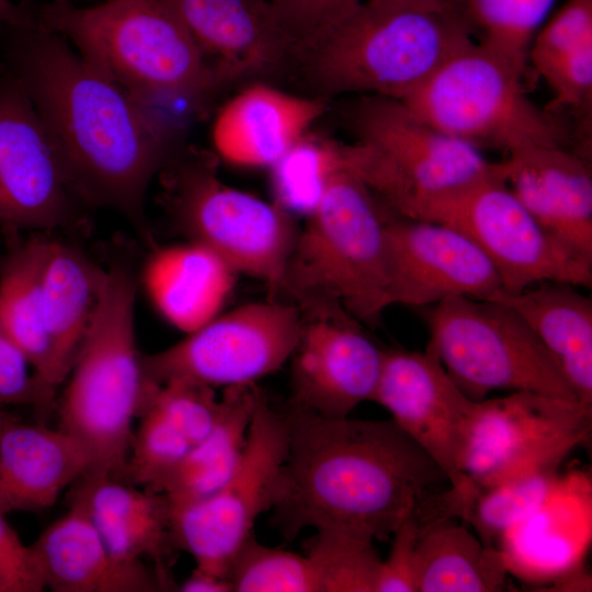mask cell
Segmentation results:
<instances>
[{
    "label": "cell",
    "instance_id": "6da1fadb",
    "mask_svg": "<svg viewBox=\"0 0 592 592\" xmlns=\"http://www.w3.org/2000/svg\"><path fill=\"white\" fill-rule=\"evenodd\" d=\"M9 31L3 72L22 87L87 206L147 229L148 187L180 147L135 99L31 14Z\"/></svg>",
    "mask_w": 592,
    "mask_h": 592
},
{
    "label": "cell",
    "instance_id": "7a4b0ae2",
    "mask_svg": "<svg viewBox=\"0 0 592 592\" xmlns=\"http://www.w3.org/2000/svg\"><path fill=\"white\" fill-rule=\"evenodd\" d=\"M274 522L283 536L340 530L387 540L428 496L449 486L394 420L326 418L289 407Z\"/></svg>",
    "mask_w": 592,
    "mask_h": 592
},
{
    "label": "cell",
    "instance_id": "3957f363",
    "mask_svg": "<svg viewBox=\"0 0 592 592\" xmlns=\"http://www.w3.org/2000/svg\"><path fill=\"white\" fill-rule=\"evenodd\" d=\"M475 41L453 3L362 1L298 47L293 66L312 96L326 101L341 94L403 100Z\"/></svg>",
    "mask_w": 592,
    "mask_h": 592
},
{
    "label": "cell",
    "instance_id": "277c9868",
    "mask_svg": "<svg viewBox=\"0 0 592 592\" xmlns=\"http://www.w3.org/2000/svg\"><path fill=\"white\" fill-rule=\"evenodd\" d=\"M148 109L183 103L200 111L220 87L168 0L54 1L33 15Z\"/></svg>",
    "mask_w": 592,
    "mask_h": 592
},
{
    "label": "cell",
    "instance_id": "5b68a950",
    "mask_svg": "<svg viewBox=\"0 0 592 592\" xmlns=\"http://www.w3.org/2000/svg\"><path fill=\"white\" fill-rule=\"evenodd\" d=\"M136 278L126 265L106 270L98 308L58 406L59 429L87 455L84 476L126 482L133 421L148 399L136 343Z\"/></svg>",
    "mask_w": 592,
    "mask_h": 592
},
{
    "label": "cell",
    "instance_id": "8992f818",
    "mask_svg": "<svg viewBox=\"0 0 592 592\" xmlns=\"http://www.w3.org/2000/svg\"><path fill=\"white\" fill-rule=\"evenodd\" d=\"M281 289L308 314L344 310L369 326L391 306L383 206L350 170L329 179L307 214Z\"/></svg>",
    "mask_w": 592,
    "mask_h": 592
},
{
    "label": "cell",
    "instance_id": "52a82bcc",
    "mask_svg": "<svg viewBox=\"0 0 592 592\" xmlns=\"http://www.w3.org/2000/svg\"><path fill=\"white\" fill-rule=\"evenodd\" d=\"M525 71L475 41L401 101L437 130L480 151L569 148L568 127L523 87Z\"/></svg>",
    "mask_w": 592,
    "mask_h": 592
},
{
    "label": "cell",
    "instance_id": "ba28073f",
    "mask_svg": "<svg viewBox=\"0 0 592 592\" xmlns=\"http://www.w3.org/2000/svg\"><path fill=\"white\" fill-rule=\"evenodd\" d=\"M350 170L401 216L468 187L492 174L500 162L414 115L401 101L361 95L350 109Z\"/></svg>",
    "mask_w": 592,
    "mask_h": 592
},
{
    "label": "cell",
    "instance_id": "9c48e42d",
    "mask_svg": "<svg viewBox=\"0 0 592 592\" xmlns=\"http://www.w3.org/2000/svg\"><path fill=\"white\" fill-rule=\"evenodd\" d=\"M158 174L166 210L187 240L278 289L299 232L292 213L225 183L201 151L178 148Z\"/></svg>",
    "mask_w": 592,
    "mask_h": 592
},
{
    "label": "cell",
    "instance_id": "30bf717a",
    "mask_svg": "<svg viewBox=\"0 0 592 592\" xmlns=\"http://www.w3.org/2000/svg\"><path fill=\"white\" fill-rule=\"evenodd\" d=\"M423 316L428 344L470 399L526 390L579 400L557 361L510 306L454 296L426 306Z\"/></svg>",
    "mask_w": 592,
    "mask_h": 592
},
{
    "label": "cell",
    "instance_id": "8fae6325",
    "mask_svg": "<svg viewBox=\"0 0 592 592\" xmlns=\"http://www.w3.org/2000/svg\"><path fill=\"white\" fill-rule=\"evenodd\" d=\"M453 227L494 266L501 293L519 294L542 282L592 286V263L553 237L526 209L499 170L460 191L419 207L411 217Z\"/></svg>",
    "mask_w": 592,
    "mask_h": 592
},
{
    "label": "cell",
    "instance_id": "7c38bea8",
    "mask_svg": "<svg viewBox=\"0 0 592 592\" xmlns=\"http://www.w3.org/2000/svg\"><path fill=\"white\" fill-rule=\"evenodd\" d=\"M286 449V414L260 390L242 458L229 480L203 500L169 503L175 545L192 555L196 569L228 579L255 521L274 505Z\"/></svg>",
    "mask_w": 592,
    "mask_h": 592
},
{
    "label": "cell",
    "instance_id": "4fadbf2b",
    "mask_svg": "<svg viewBox=\"0 0 592 592\" xmlns=\"http://www.w3.org/2000/svg\"><path fill=\"white\" fill-rule=\"evenodd\" d=\"M592 405L534 391L476 402L460 473L479 492L497 483L559 469L590 440Z\"/></svg>",
    "mask_w": 592,
    "mask_h": 592
},
{
    "label": "cell",
    "instance_id": "5bb4252c",
    "mask_svg": "<svg viewBox=\"0 0 592 592\" xmlns=\"http://www.w3.org/2000/svg\"><path fill=\"white\" fill-rule=\"evenodd\" d=\"M304 319L297 306L269 300L220 312L178 343L141 355L146 384L189 379L209 387L253 385L289 360Z\"/></svg>",
    "mask_w": 592,
    "mask_h": 592
},
{
    "label": "cell",
    "instance_id": "9a60e30c",
    "mask_svg": "<svg viewBox=\"0 0 592 592\" xmlns=\"http://www.w3.org/2000/svg\"><path fill=\"white\" fill-rule=\"evenodd\" d=\"M78 195L62 156L22 87L0 77V226L49 231L79 220Z\"/></svg>",
    "mask_w": 592,
    "mask_h": 592
},
{
    "label": "cell",
    "instance_id": "2e32d148",
    "mask_svg": "<svg viewBox=\"0 0 592 592\" xmlns=\"http://www.w3.org/2000/svg\"><path fill=\"white\" fill-rule=\"evenodd\" d=\"M373 401L389 411L467 501L477 494L460 473L477 401L455 384L429 344L423 352L384 350Z\"/></svg>",
    "mask_w": 592,
    "mask_h": 592
},
{
    "label": "cell",
    "instance_id": "e0dca14e",
    "mask_svg": "<svg viewBox=\"0 0 592 592\" xmlns=\"http://www.w3.org/2000/svg\"><path fill=\"white\" fill-rule=\"evenodd\" d=\"M382 206L391 305L426 307L454 296L492 299L501 291L494 266L465 234Z\"/></svg>",
    "mask_w": 592,
    "mask_h": 592
},
{
    "label": "cell",
    "instance_id": "ac0fdd59",
    "mask_svg": "<svg viewBox=\"0 0 592 592\" xmlns=\"http://www.w3.org/2000/svg\"><path fill=\"white\" fill-rule=\"evenodd\" d=\"M291 358L289 407L338 419L373 401L384 350L348 312H318L304 320Z\"/></svg>",
    "mask_w": 592,
    "mask_h": 592
},
{
    "label": "cell",
    "instance_id": "d6986e66",
    "mask_svg": "<svg viewBox=\"0 0 592 592\" xmlns=\"http://www.w3.org/2000/svg\"><path fill=\"white\" fill-rule=\"evenodd\" d=\"M592 539V480L589 473L559 474L544 500L498 540L509 574L533 584H553L582 568Z\"/></svg>",
    "mask_w": 592,
    "mask_h": 592
},
{
    "label": "cell",
    "instance_id": "ffe728a7",
    "mask_svg": "<svg viewBox=\"0 0 592 592\" xmlns=\"http://www.w3.org/2000/svg\"><path fill=\"white\" fill-rule=\"evenodd\" d=\"M213 69L219 87L277 73L295 44L269 0H168Z\"/></svg>",
    "mask_w": 592,
    "mask_h": 592
},
{
    "label": "cell",
    "instance_id": "44dd1931",
    "mask_svg": "<svg viewBox=\"0 0 592 592\" xmlns=\"http://www.w3.org/2000/svg\"><path fill=\"white\" fill-rule=\"evenodd\" d=\"M502 162L509 187L558 241L592 263V175L588 157L558 146L514 151Z\"/></svg>",
    "mask_w": 592,
    "mask_h": 592
},
{
    "label": "cell",
    "instance_id": "7402d4cb",
    "mask_svg": "<svg viewBox=\"0 0 592 592\" xmlns=\"http://www.w3.org/2000/svg\"><path fill=\"white\" fill-rule=\"evenodd\" d=\"M326 110V100L299 96L257 83L229 100L217 113L212 141L224 161L247 168H272Z\"/></svg>",
    "mask_w": 592,
    "mask_h": 592
},
{
    "label": "cell",
    "instance_id": "603a6c76",
    "mask_svg": "<svg viewBox=\"0 0 592 592\" xmlns=\"http://www.w3.org/2000/svg\"><path fill=\"white\" fill-rule=\"evenodd\" d=\"M31 546L46 588L54 592H157L174 588L143 560L115 557L89 516L76 506H69Z\"/></svg>",
    "mask_w": 592,
    "mask_h": 592
},
{
    "label": "cell",
    "instance_id": "cb8c5ba5",
    "mask_svg": "<svg viewBox=\"0 0 592 592\" xmlns=\"http://www.w3.org/2000/svg\"><path fill=\"white\" fill-rule=\"evenodd\" d=\"M88 464L64 430L27 424L0 409V514L50 508Z\"/></svg>",
    "mask_w": 592,
    "mask_h": 592
},
{
    "label": "cell",
    "instance_id": "d4e9b609",
    "mask_svg": "<svg viewBox=\"0 0 592 592\" xmlns=\"http://www.w3.org/2000/svg\"><path fill=\"white\" fill-rule=\"evenodd\" d=\"M237 276L215 252L191 240L157 249L143 270L157 310L186 334L221 312Z\"/></svg>",
    "mask_w": 592,
    "mask_h": 592
},
{
    "label": "cell",
    "instance_id": "484cf974",
    "mask_svg": "<svg viewBox=\"0 0 592 592\" xmlns=\"http://www.w3.org/2000/svg\"><path fill=\"white\" fill-rule=\"evenodd\" d=\"M493 300L514 309L560 366L579 401L592 405V299L578 286L542 282Z\"/></svg>",
    "mask_w": 592,
    "mask_h": 592
},
{
    "label": "cell",
    "instance_id": "4316f807",
    "mask_svg": "<svg viewBox=\"0 0 592 592\" xmlns=\"http://www.w3.org/2000/svg\"><path fill=\"white\" fill-rule=\"evenodd\" d=\"M106 270L78 248L49 241L43 271L44 320L57 388L71 369L102 294Z\"/></svg>",
    "mask_w": 592,
    "mask_h": 592
},
{
    "label": "cell",
    "instance_id": "83f0119b",
    "mask_svg": "<svg viewBox=\"0 0 592 592\" xmlns=\"http://www.w3.org/2000/svg\"><path fill=\"white\" fill-rule=\"evenodd\" d=\"M509 572L497 547L455 517L430 524L415 549L417 592H497Z\"/></svg>",
    "mask_w": 592,
    "mask_h": 592
},
{
    "label": "cell",
    "instance_id": "f1b7e54d",
    "mask_svg": "<svg viewBox=\"0 0 592 592\" xmlns=\"http://www.w3.org/2000/svg\"><path fill=\"white\" fill-rule=\"evenodd\" d=\"M49 240L13 241L0 270V332L26 356L43 386L57 394L47 339L42 280Z\"/></svg>",
    "mask_w": 592,
    "mask_h": 592
},
{
    "label": "cell",
    "instance_id": "f546056e",
    "mask_svg": "<svg viewBox=\"0 0 592 592\" xmlns=\"http://www.w3.org/2000/svg\"><path fill=\"white\" fill-rule=\"evenodd\" d=\"M259 394L254 384L224 388L216 426L190 448L162 485L161 493L171 505L208 498L229 480L242 458Z\"/></svg>",
    "mask_w": 592,
    "mask_h": 592
},
{
    "label": "cell",
    "instance_id": "4dcf8cb0",
    "mask_svg": "<svg viewBox=\"0 0 592 592\" xmlns=\"http://www.w3.org/2000/svg\"><path fill=\"white\" fill-rule=\"evenodd\" d=\"M556 0H452L482 45L526 71L531 43Z\"/></svg>",
    "mask_w": 592,
    "mask_h": 592
},
{
    "label": "cell",
    "instance_id": "1f68e13d",
    "mask_svg": "<svg viewBox=\"0 0 592 592\" xmlns=\"http://www.w3.org/2000/svg\"><path fill=\"white\" fill-rule=\"evenodd\" d=\"M369 537L317 530L306 545L319 592H376L382 559Z\"/></svg>",
    "mask_w": 592,
    "mask_h": 592
},
{
    "label": "cell",
    "instance_id": "d6a6232c",
    "mask_svg": "<svg viewBox=\"0 0 592 592\" xmlns=\"http://www.w3.org/2000/svg\"><path fill=\"white\" fill-rule=\"evenodd\" d=\"M346 145L309 132L271 169L280 206L308 214L329 179L346 168Z\"/></svg>",
    "mask_w": 592,
    "mask_h": 592
},
{
    "label": "cell",
    "instance_id": "836d02e7",
    "mask_svg": "<svg viewBox=\"0 0 592 592\" xmlns=\"http://www.w3.org/2000/svg\"><path fill=\"white\" fill-rule=\"evenodd\" d=\"M559 469L513 478L480 490L465 511L463 522L489 546L526 517L544 500Z\"/></svg>",
    "mask_w": 592,
    "mask_h": 592
},
{
    "label": "cell",
    "instance_id": "e575fe53",
    "mask_svg": "<svg viewBox=\"0 0 592 592\" xmlns=\"http://www.w3.org/2000/svg\"><path fill=\"white\" fill-rule=\"evenodd\" d=\"M228 579L236 592H319L306 555L267 547L252 535L234 558Z\"/></svg>",
    "mask_w": 592,
    "mask_h": 592
},
{
    "label": "cell",
    "instance_id": "d590c367",
    "mask_svg": "<svg viewBox=\"0 0 592 592\" xmlns=\"http://www.w3.org/2000/svg\"><path fill=\"white\" fill-rule=\"evenodd\" d=\"M192 445L152 405L139 415L126 467V482L161 492L163 482Z\"/></svg>",
    "mask_w": 592,
    "mask_h": 592
},
{
    "label": "cell",
    "instance_id": "8d00e7d4",
    "mask_svg": "<svg viewBox=\"0 0 592 592\" xmlns=\"http://www.w3.org/2000/svg\"><path fill=\"white\" fill-rule=\"evenodd\" d=\"M148 405L155 406L192 446L214 430L223 410L215 388L181 378L158 386Z\"/></svg>",
    "mask_w": 592,
    "mask_h": 592
},
{
    "label": "cell",
    "instance_id": "74e56055",
    "mask_svg": "<svg viewBox=\"0 0 592 592\" xmlns=\"http://www.w3.org/2000/svg\"><path fill=\"white\" fill-rule=\"evenodd\" d=\"M592 41V0H566L535 34L527 55L542 77L557 61Z\"/></svg>",
    "mask_w": 592,
    "mask_h": 592
},
{
    "label": "cell",
    "instance_id": "f35d334b",
    "mask_svg": "<svg viewBox=\"0 0 592 592\" xmlns=\"http://www.w3.org/2000/svg\"><path fill=\"white\" fill-rule=\"evenodd\" d=\"M542 78L554 94L549 111L569 110L588 125L592 104V41L561 58Z\"/></svg>",
    "mask_w": 592,
    "mask_h": 592
},
{
    "label": "cell",
    "instance_id": "ab89813d",
    "mask_svg": "<svg viewBox=\"0 0 592 592\" xmlns=\"http://www.w3.org/2000/svg\"><path fill=\"white\" fill-rule=\"evenodd\" d=\"M30 366L22 351L0 332V409L29 405L39 415H47L57 408L56 395L30 373Z\"/></svg>",
    "mask_w": 592,
    "mask_h": 592
},
{
    "label": "cell",
    "instance_id": "60d3db41",
    "mask_svg": "<svg viewBox=\"0 0 592 592\" xmlns=\"http://www.w3.org/2000/svg\"><path fill=\"white\" fill-rule=\"evenodd\" d=\"M364 0H269L295 52Z\"/></svg>",
    "mask_w": 592,
    "mask_h": 592
},
{
    "label": "cell",
    "instance_id": "b9f144b4",
    "mask_svg": "<svg viewBox=\"0 0 592 592\" xmlns=\"http://www.w3.org/2000/svg\"><path fill=\"white\" fill-rule=\"evenodd\" d=\"M45 579L31 545L0 514V592H42Z\"/></svg>",
    "mask_w": 592,
    "mask_h": 592
},
{
    "label": "cell",
    "instance_id": "7bdbcfd3",
    "mask_svg": "<svg viewBox=\"0 0 592 592\" xmlns=\"http://www.w3.org/2000/svg\"><path fill=\"white\" fill-rule=\"evenodd\" d=\"M177 590L182 592H234L232 585L228 579L196 568Z\"/></svg>",
    "mask_w": 592,
    "mask_h": 592
},
{
    "label": "cell",
    "instance_id": "ee69618b",
    "mask_svg": "<svg viewBox=\"0 0 592 592\" xmlns=\"http://www.w3.org/2000/svg\"><path fill=\"white\" fill-rule=\"evenodd\" d=\"M30 13L14 4L11 0H0L1 25H19L25 23Z\"/></svg>",
    "mask_w": 592,
    "mask_h": 592
},
{
    "label": "cell",
    "instance_id": "f6af8a7d",
    "mask_svg": "<svg viewBox=\"0 0 592 592\" xmlns=\"http://www.w3.org/2000/svg\"><path fill=\"white\" fill-rule=\"evenodd\" d=\"M379 4H432V3H452V0H364Z\"/></svg>",
    "mask_w": 592,
    "mask_h": 592
},
{
    "label": "cell",
    "instance_id": "bcb514c9",
    "mask_svg": "<svg viewBox=\"0 0 592 592\" xmlns=\"http://www.w3.org/2000/svg\"><path fill=\"white\" fill-rule=\"evenodd\" d=\"M55 1L71 2V0H55Z\"/></svg>",
    "mask_w": 592,
    "mask_h": 592
},
{
    "label": "cell",
    "instance_id": "7dc6e473",
    "mask_svg": "<svg viewBox=\"0 0 592 592\" xmlns=\"http://www.w3.org/2000/svg\"><path fill=\"white\" fill-rule=\"evenodd\" d=\"M1 263H2V262H0V270H1Z\"/></svg>",
    "mask_w": 592,
    "mask_h": 592
},
{
    "label": "cell",
    "instance_id": "c3c4849f",
    "mask_svg": "<svg viewBox=\"0 0 592 592\" xmlns=\"http://www.w3.org/2000/svg\"><path fill=\"white\" fill-rule=\"evenodd\" d=\"M1 24H2V22H1V20H0V26H1Z\"/></svg>",
    "mask_w": 592,
    "mask_h": 592
}]
</instances>
